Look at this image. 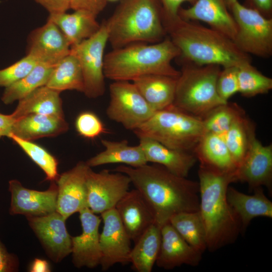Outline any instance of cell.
Here are the masks:
<instances>
[{
    "label": "cell",
    "instance_id": "cell-1",
    "mask_svg": "<svg viewBox=\"0 0 272 272\" xmlns=\"http://www.w3.org/2000/svg\"><path fill=\"white\" fill-rule=\"evenodd\" d=\"M113 171L129 177L152 208L156 223L161 227L176 214L199 210L197 181L176 175L154 163L139 167L120 165Z\"/></svg>",
    "mask_w": 272,
    "mask_h": 272
},
{
    "label": "cell",
    "instance_id": "cell-2",
    "mask_svg": "<svg viewBox=\"0 0 272 272\" xmlns=\"http://www.w3.org/2000/svg\"><path fill=\"white\" fill-rule=\"evenodd\" d=\"M166 34L178 48L186 63L198 65H217L223 68L251 62L250 55L240 50L234 41L223 33L178 15L163 14Z\"/></svg>",
    "mask_w": 272,
    "mask_h": 272
},
{
    "label": "cell",
    "instance_id": "cell-3",
    "mask_svg": "<svg viewBox=\"0 0 272 272\" xmlns=\"http://www.w3.org/2000/svg\"><path fill=\"white\" fill-rule=\"evenodd\" d=\"M199 212L207 234V249L214 252L233 243L241 234L238 217L227 199L235 173H227L199 164Z\"/></svg>",
    "mask_w": 272,
    "mask_h": 272
},
{
    "label": "cell",
    "instance_id": "cell-4",
    "mask_svg": "<svg viewBox=\"0 0 272 272\" xmlns=\"http://www.w3.org/2000/svg\"><path fill=\"white\" fill-rule=\"evenodd\" d=\"M178 48L169 38L154 43H135L112 49L105 54V78L113 81H132L148 75L178 78L180 71L172 64L180 56Z\"/></svg>",
    "mask_w": 272,
    "mask_h": 272
},
{
    "label": "cell",
    "instance_id": "cell-5",
    "mask_svg": "<svg viewBox=\"0 0 272 272\" xmlns=\"http://www.w3.org/2000/svg\"><path fill=\"white\" fill-rule=\"evenodd\" d=\"M104 22L112 49L135 43H157L166 35L159 0H121Z\"/></svg>",
    "mask_w": 272,
    "mask_h": 272
},
{
    "label": "cell",
    "instance_id": "cell-6",
    "mask_svg": "<svg viewBox=\"0 0 272 272\" xmlns=\"http://www.w3.org/2000/svg\"><path fill=\"white\" fill-rule=\"evenodd\" d=\"M174 150L192 153L206 130L201 118L173 104L160 110L133 131Z\"/></svg>",
    "mask_w": 272,
    "mask_h": 272
},
{
    "label": "cell",
    "instance_id": "cell-7",
    "mask_svg": "<svg viewBox=\"0 0 272 272\" xmlns=\"http://www.w3.org/2000/svg\"><path fill=\"white\" fill-rule=\"evenodd\" d=\"M221 66L184 64L177 78L173 105L202 118L218 106L226 103L218 95L216 83Z\"/></svg>",
    "mask_w": 272,
    "mask_h": 272
},
{
    "label": "cell",
    "instance_id": "cell-8",
    "mask_svg": "<svg viewBox=\"0 0 272 272\" xmlns=\"http://www.w3.org/2000/svg\"><path fill=\"white\" fill-rule=\"evenodd\" d=\"M237 25L233 41L243 52L262 58L272 55V18L236 1L229 7Z\"/></svg>",
    "mask_w": 272,
    "mask_h": 272
},
{
    "label": "cell",
    "instance_id": "cell-9",
    "mask_svg": "<svg viewBox=\"0 0 272 272\" xmlns=\"http://www.w3.org/2000/svg\"><path fill=\"white\" fill-rule=\"evenodd\" d=\"M107 42L108 34L103 22L95 34L71 47V52L78 59L82 70L83 93L90 98L101 97L105 92L104 58Z\"/></svg>",
    "mask_w": 272,
    "mask_h": 272
},
{
    "label": "cell",
    "instance_id": "cell-10",
    "mask_svg": "<svg viewBox=\"0 0 272 272\" xmlns=\"http://www.w3.org/2000/svg\"><path fill=\"white\" fill-rule=\"evenodd\" d=\"M109 92L107 116L126 129L135 130L155 112L133 83L113 81L109 86Z\"/></svg>",
    "mask_w": 272,
    "mask_h": 272
},
{
    "label": "cell",
    "instance_id": "cell-11",
    "mask_svg": "<svg viewBox=\"0 0 272 272\" xmlns=\"http://www.w3.org/2000/svg\"><path fill=\"white\" fill-rule=\"evenodd\" d=\"M107 169L99 172L90 167L86 177L87 207L100 214L115 208L129 190L131 181L125 174Z\"/></svg>",
    "mask_w": 272,
    "mask_h": 272
},
{
    "label": "cell",
    "instance_id": "cell-12",
    "mask_svg": "<svg viewBox=\"0 0 272 272\" xmlns=\"http://www.w3.org/2000/svg\"><path fill=\"white\" fill-rule=\"evenodd\" d=\"M103 227L100 234L101 253L100 265L103 271L115 264L130 262V239L115 208L101 214Z\"/></svg>",
    "mask_w": 272,
    "mask_h": 272
},
{
    "label": "cell",
    "instance_id": "cell-13",
    "mask_svg": "<svg viewBox=\"0 0 272 272\" xmlns=\"http://www.w3.org/2000/svg\"><path fill=\"white\" fill-rule=\"evenodd\" d=\"M47 256L59 262L72 252V237L65 225V220L57 211L48 215L26 217Z\"/></svg>",
    "mask_w": 272,
    "mask_h": 272
},
{
    "label": "cell",
    "instance_id": "cell-14",
    "mask_svg": "<svg viewBox=\"0 0 272 272\" xmlns=\"http://www.w3.org/2000/svg\"><path fill=\"white\" fill-rule=\"evenodd\" d=\"M9 191L11 194L9 213L23 215L26 217L43 216L56 210L57 186L51 183L44 191H38L24 187L16 179L9 181Z\"/></svg>",
    "mask_w": 272,
    "mask_h": 272
},
{
    "label": "cell",
    "instance_id": "cell-15",
    "mask_svg": "<svg viewBox=\"0 0 272 272\" xmlns=\"http://www.w3.org/2000/svg\"><path fill=\"white\" fill-rule=\"evenodd\" d=\"M90 168L86 162L80 161L72 169L59 175L56 181V211L65 220L87 207L86 177Z\"/></svg>",
    "mask_w": 272,
    "mask_h": 272
},
{
    "label": "cell",
    "instance_id": "cell-16",
    "mask_svg": "<svg viewBox=\"0 0 272 272\" xmlns=\"http://www.w3.org/2000/svg\"><path fill=\"white\" fill-rule=\"evenodd\" d=\"M79 213L82 232L72 237V261L76 267L93 268L101 262L99 228L101 219L88 207Z\"/></svg>",
    "mask_w": 272,
    "mask_h": 272
},
{
    "label": "cell",
    "instance_id": "cell-17",
    "mask_svg": "<svg viewBox=\"0 0 272 272\" xmlns=\"http://www.w3.org/2000/svg\"><path fill=\"white\" fill-rule=\"evenodd\" d=\"M236 181L246 182L250 190L264 186L271 191L272 145H263L254 134L249 150L235 172Z\"/></svg>",
    "mask_w": 272,
    "mask_h": 272
},
{
    "label": "cell",
    "instance_id": "cell-18",
    "mask_svg": "<svg viewBox=\"0 0 272 272\" xmlns=\"http://www.w3.org/2000/svg\"><path fill=\"white\" fill-rule=\"evenodd\" d=\"M27 46L26 55L52 64H56L71 52V45L64 35L48 20L45 24L30 33Z\"/></svg>",
    "mask_w": 272,
    "mask_h": 272
},
{
    "label": "cell",
    "instance_id": "cell-19",
    "mask_svg": "<svg viewBox=\"0 0 272 272\" xmlns=\"http://www.w3.org/2000/svg\"><path fill=\"white\" fill-rule=\"evenodd\" d=\"M161 243L156 262L160 268L170 270L182 265L196 266L202 252L189 244L169 222L161 227Z\"/></svg>",
    "mask_w": 272,
    "mask_h": 272
},
{
    "label": "cell",
    "instance_id": "cell-20",
    "mask_svg": "<svg viewBox=\"0 0 272 272\" xmlns=\"http://www.w3.org/2000/svg\"><path fill=\"white\" fill-rule=\"evenodd\" d=\"M178 16L187 21H200L233 41L237 25L226 0H196L188 8H180Z\"/></svg>",
    "mask_w": 272,
    "mask_h": 272
},
{
    "label": "cell",
    "instance_id": "cell-21",
    "mask_svg": "<svg viewBox=\"0 0 272 272\" xmlns=\"http://www.w3.org/2000/svg\"><path fill=\"white\" fill-rule=\"evenodd\" d=\"M115 208L130 240L134 242L150 226L156 223L152 208L135 188L128 190Z\"/></svg>",
    "mask_w": 272,
    "mask_h": 272
},
{
    "label": "cell",
    "instance_id": "cell-22",
    "mask_svg": "<svg viewBox=\"0 0 272 272\" xmlns=\"http://www.w3.org/2000/svg\"><path fill=\"white\" fill-rule=\"evenodd\" d=\"M138 138L148 163L161 165L178 176L187 177L197 161L192 153L169 148L149 137Z\"/></svg>",
    "mask_w": 272,
    "mask_h": 272
},
{
    "label": "cell",
    "instance_id": "cell-23",
    "mask_svg": "<svg viewBox=\"0 0 272 272\" xmlns=\"http://www.w3.org/2000/svg\"><path fill=\"white\" fill-rule=\"evenodd\" d=\"M254 194L248 195L229 186L227 199L239 218L241 234L245 232L251 221L258 217L272 218V202L266 196L262 187L254 188Z\"/></svg>",
    "mask_w": 272,
    "mask_h": 272
},
{
    "label": "cell",
    "instance_id": "cell-24",
    "mask_svg": "<svg viewBox=\"0 0 272 272\" xmlns=\"http://www.w3.org/2000/svg\"><path fill=\"white\" fill-rule=\"evenodd\" d=\"M64 118L39 114H30L15 120L11 133L26 141L53 137L67 131Z\"/></svg>",
    "mask_w": 272,
    "mask_h": 272
},
{
    "label": "cell",
    "instance_id": "cell-25",
    "mask_svg": "<svg viewBox=\"0 0 272 272\" xmlns=\"http://www.w3.org/2000/svg\"><path fill=\"white\" fill-rule=\"evenodd\" d=\"M96 18L89 12L76 10L71 14L64 12L49 14L47 20L57 26L71 47L90 38L99 30L101 24Z\"/></svg>",
    "mask_w": 272,
    "mask_h": 272
},
{
    "label": "cell",
    "instance_id": "cell-26",
    "mask_svg": "<svg viewBox=\"0 0 272 272\" xmlns=\"http://www.w3.org/2000/svg\"><path fill=\"white\" fill-rule=\"evenodd\" d=\"M200 165L235 173L237 166L223 137L205 132L193 151Z\"/></svg>",
    "mask_w": 272,
    "mask_h": 272
},
{
    "label": "cell",
    "instance_id": "cell-27",
    "mask_svg": "<svg viewBox=\"0 0 272 272\" xmlns=\"http://www.w3.org/2000/svg\"><path fill=\"white\" fill-rule=\"evenodd\" d=\"M177 78L151 74L139 77L132 82L145 100L156 111L173 104Z\"/></svg>",
    "mask_w": 272,
    "mask_h": 272
},
{
    "label": "cell",
    "instance_id": "cell-28",
    "mask_svg": "<svg viewBox=\"0 0 272 272\" xmlns=\"http://www.w3.org/2000/svg\"><path fill=\"white\" fill-rule=\"evenodd\" d=\"M101 143L104 150L86 162L91 168L109 164L139 167L148 163L139 145L130 146L125 140L117 142L103 139Z\"/></svg>",
    "mask_w": 272,
    "mask_h": 272
},
{
    "label": "cell",
    "instance_id": "cell-29",
    "mask_svg": "<svg viewBox=\"0 0 272 272\" xmlns=\"http://www.w3.org/2000/svg\"><path fill=\"white\" fill-rule=\"evenodd\" d=\"M60 93L46 86H41L19 100L11 114L15 120L30 114L64 118Z\"/></svg>",
    "mask_w": 272,
    "mask_h": 272
},
{
    "label": "cell",
    "instance_id": "cell-30",
    "mask_svg": "<svg viewBox=\"0 0 272 272\" xmlns=\"http://www.w3.org/2000/svg\"><path fill=\"white\" fill-rule=\"evenodd\" d=\"M161 243V226L154 223L134 242L130 262L138 272H151L156 263Z\"/></svg>",
    "mask_w": 272,
    "mask_h": 272
},
{
    "label": "cell",
    "instance_id": "cell-31",
    "mask_svg": "<svg viewBox=\"0 0 272 272\" xmlns=\"http://www.w3.org/2000/svg\"><path fill=\"white\" fill-rule=\"evenodd\" d=\"M45 86L59 92L76 90L83 93L82 70L78 59L73 53L70 52L55 65Z\"/></svg>",
    "mask_w": 272,
    "mask_h": 272
},
{
    "label": "cell",
    "instance_id": "cell-32",
    "mask_svg": "<svg viewBox=\"0 0 272 272\" xmlns=\"http://www.w3.org/2000/svg\"><path fill=\"white\" fill-rule=\"evenodd\" d=\"M55 65L39 62L24 78L5 88L1 100L5 104H11L45 86Z\"/></svg>",
    "mask_w": 272,
    "mask_h": 272
},
{
    "label": "cell",
    "instance_id": "cell-33",
    "mask_svg": "<svg viewBox=\"0 0 272 272\" xmlns=\"http://www.w3.org/2000/svg\"><path fill=\"white\" fill-rule=\"evenodd\" d=\"M254 134V124L244 113L236 119L223 137L237 168L246 155Z\"/></svg>",
    "mask_w": 272,
    "mask_h": 272
},
{
    "label": "cell",
    "instance_id": "cell-34",
    "mask_svg": "<svg viewBox=\"0 0 272 272\" xmlns=\"http://www.w3.org/2000/svg\"><path fill=\"white\" fill-rule=\"evenodd\" d=\"M169 222L191 246L202 253L207 249L206 231L199 211L176 214Z\"/></svg>",
    "mask_w": 272,
    "mask_h": 272
},
{
    "label": "cell",
    "instance_id": "cell-35",
    "mask_svg": "<svg viewBox=\"0 0 272 272\" xmlns=\"http://www.w3.org/2000/svg\"><path fill=\"white\" fill-rule=\"evenodd\" d=\"M244 111L237 104L226 102L215 107L201 119L206 132L223 137Z\"/></svg>",
    "mask_w": 272,
    "mask_h": 272
},
{
    "label": "cell",
    "instance_id": "cell-36",
    "mask_svg": "<svg viewBox=\"0 0 272 272\" xmlns=\"http://www.w3.org/2000/svg\"><path fill=\"white\" fill-rule=\"evenodd\" d=\"M239 92L246 97L268 93L272 89V79L258 71L251 62L238 66Z\"/></svg>",
    "mask_w": 272,
    "mask_h": 272
},
{
    "label": "cell",
    "instance_id": "cell-37",
    "mask_svg": "<svg viewBox=\"0 0 272 272\" xmlns=\"http://www.w3.org/2000/svg\"><path fill=\"white\" fill-rule=\"evenodd\" d=\"M44 172L46 180L55 181L59 177L57 160L42 147L11 133L9 137Z\"/></svg>",
    "mask_w": 272,
    "mask_h": 272
},
{
    "label": "cell",
    "instance_id": "cell-38",
    "mask_svg": "<svg viewBox=\"0 0 272 272\" xmlns=\"http://www.w3.org/2000/svg\"><path fill=\"white\" fill-rule=\"evenodd\" d=\"M40 61L36 58L26 55L10 66L0 70V87L5 88L21 80Z\"/></svg>",
    "mask_w": 272,
    "mask_h": 272
},
{
    "label": "cell",
    "instance_id": "cell-39",
    "mask_svg": "<svg viewBox=\"0 0 272 272\" xmlns=\"http://www.w3.org/2000/svg\"><path fill=\"white\" fill-rule=\"evenodd\" d=\"M75 127L81 136L89 139H94L107 132V129L99 117L89 111L80 113L75 121Z\"/></svg>",
    "mask_w": 272,
    "mask_h": 272
},
{
    "label": "cell",
    "instance_id": "cell-40",
    "mask_svg": "<svg viewBox=\"0 0 272 272\" xmlns=\"http://www.w3.org/2000/svg\"><path fill=\"white\" fill-rule=\"evenodd\" d=\"M216 89L219 96L225 102L238 93V66L224 67L221 70Z\"/></svg>",
    "mask_w": 272,
    "mask_h": 272
},
{
    "label": "cell",
    "instance_id": "cell-41",
    "mask_svg": "<svg viewBox=\"0 0 272 272\" xmlns=\"http://www.w3.org/2000/svg\"><path fill=\"white\" fill-rule=\"evenodd\" d=\"M107 2L106 0H71L70 9L86 11L97 16L104 10Z\"/></svg>",
    "mask_w": 272,
    "mask_h": 272
},
{
    "label": "cell",
    "instance_id": "cell-42",
    "mask_svg": "<svg viewBox=\"0 0 272 272\" xmlns=\"http://www.w3.org/2000/svg\"><path fill=\"white\" fill-rule=\"evenodd\" d=\"M18 257L8 252L0 239V272H15L19 269Z\"/></svg>",
    "mask_w": 272,
    "mask_h": 272
},
{
    "label": "cell",
    "instance_id": "cell-43",
    "mask_svg": "<svg viewBox=\"0 0 272 272\" xmlns=\"http://www.w3.org/2000/svg\"><path fill=\"white\" fill-rule=\"evenodd\" d=\"M43 7L49 14L66 12L70 9L71 0H34Z\"/></svg>",
    "mask_w": 272,
    "mask_h": 272
},
{
    "label": "cell",
    "instance_id": "cell-44",
    "mask_svg": "<svg viewBox=\"0 0 272 272\" xmlns=\"http://www.w3.org/2000/svg\"><path fill=\"white\" fill-rule=\"evenodd\" d=\"M163 9V13L170 18L177 17L180 6L183 3L193 4L196 0H159Z\"/></svg>",
    "mask_w": 272,
    "mask_h": 272
},
{
    "label": "cell",
    "instance_id": "cell-45",
    "mask_svg": "<svg viewBox=\"0 0 272 272\" xmlns=\"http://www.w3.org/2000/svg\"><path fill=\"white\" fill-rule=\"evenodd\" d=\"M244 5L257 11L267 18H271L272 0H245Z\"/></svg>",
    "mask_w": 272,
    "mask_h": 272
},
{
    "label": "cell",
    "instance_id": "cell-46",
    "mask_svg": "<svg viewBox=\"0 0 272 272\" xmlns=\"http://www.w3.org/2000/svg\"><path fill=\"white\" fill-rule=\"evenodd\" d=\"M15 120L12 114L0 113V138L3 137H9Z\"/></svg>",
    "mask_w": 272,
    "mask_h": 272
},
{
    "label": "cell",
    "instance_id": "cell-47",
    "mask_svg": "<svg viewBox=\"0 0 272 272\" xmlns=\"http://www.w3.org/2000/svg\"><path fill=\"white\" fill-rule=\"evenodd\" d=\"M29 271L31 272H49L51 269L46 260L36 258L31 263Z\"/></svg>",
    "mask_w": 272,
    "mask_h": 272
},
{
    "label": "cell",
    "instance_id": "cell-48",
    "mask_svg": "<svg viewBox=\"0 0 272 272\" xmlns=\"http://www.w3.org/2000/svg\"><path fill=\"white\" fill-rule=\"evenodd\" d=\"M236 1H237V0H226L228 8H229V6H230L232 4H233V3L236 2Z\"/></svg>",
    "mask_w": 272,
    "mask_h": 272
},
{
    "label": "cell",
    "instance_id": "cell-49",
    "mask_svg": "<svg viewBox=\"0 0 272 272\" xmlns=\"http://www.w3.org/2000/svg\"><path fill=\"white\" fill-rule=\"evenodd\" d=\"M107 2H115L118 0H106Z\"/></svg>",
    "mask_w": 272,
    "mask_h": 272
}]
</instances>
